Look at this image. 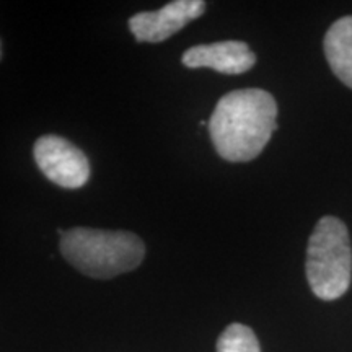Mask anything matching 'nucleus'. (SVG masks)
I'll return each instance as SVG.
<instances>
[{"label":"nucleus","mask_w":352,"mask_h":352,"mask_svg":"<svg viewBox=\"0 0 352 352\" xmlns=\"http://www.w3.org/2000/svg\"><path fill=\"white\" fill-rule=\"evenodd\" d=\"M277 103L270 91L243 88L223 95L208 122L215 151L223 160H254L277 129Z\"/></svg>","instance_id":"obj_1"},{"label":"nucleus","mask_w":352,"mask_h":352,"mask_svg":"<svg viewBox=\"0 0 352 352\" xmlns=\"http://www.w3.org/2000/svg\"><path fill=\"white\" fill-rule=\"evenodd\" d=\"M57 232L63 256L94 279H111L134 271L144 261L145 245L135 233L88 227Z\"/></svg>","instance_id":"obj_2"},{"label":"nucleus","mask_w":352,"mask_h":352,"mask_svg":"<svg viewBox=\"0 0 352 352\" xmlns=\"http://www.w3.org/2000/svg\"><path fill=\"white\" fill-rule=\"evenodd\" d=\"M307 280L321 300H336L351 287L352 248L344 222L331 215L318 220L308 240Z\"/></svg>","instance_id":"obj_3"},{"label":"nucleus","mask_w":352,"mask_h":352,"mask_svg":"<svg viewBox=\"0 0 352 352\" xmlns=\"http://www.w3.org/2000/svg\"><path fill=\"white\" fill-rule=\"evenodd\" d=\"M33 157L41 173L60 188L78 189L90 179L85 153L60 135H41L33 147Z\"/></svg>","instance_id":"obj_4"},{"label":"nucleus","mask_w":352,"mask_h":352,"mask_svg":"<svg viewBox=\"0 0 352 352\" xmlns=\"http://www.w3.org/2000/svg\"><path fill=\"white\" fill-rule=\"evenodd\" d=\"M206 12L202 0H173L160 10L140 12L129 19V30L140 43H160L173 36Z\"/></svg>","instance_id":"obj_5"},{"label":"nucleus","mask_w":352,"mask_h":352,"mask_svg":"<svg viewBox=\"0 0 352 352\" xmlns=\"http://www.w3.org/2000/svg\"><path fill=\"white\" fill-rule=\"evenodd\" d=\"M182 63L189 69L208 67L227 76H239L256 64V54L243 41H220L189 47Z\"/></svg>","instance_id":"obj_6"},{"label":"nucleus","mask_w":352,"mask_h":352,"mask_svg":"<svg viewBox=\"0 0 352 352\" xmlns=\"http://www.w3.org/2000/svg\"><path fill=\"white\" fill-rule=\"evenodd\" d=\"M323 50L334 76L352 88V16H342L329 26Z\"/></svg>","instance_id":"obj_7"},{"label":"nucleus","mask_w":352,"mask_h":352,"mask_svg":"<svg viewBox=\"0 0 352 352\" xmlns=\"http://www.w3.org/2000/svg\"><path fill=\"white\" fill-rule=\"evenodd\" d=\"M217 352H261V347L252 328L241 323H232L220 334Z\"/></svg>","instance_id":"obj_8"},{"label":"nucleus","mask_w":352,"mask_h":352,"mask_svg":"<svg viewBox=\"0 0 352 352\" xmlns=\"http://www.w3.org/2000/svg\"><path fill=\"white\" fill-rule=\"evenodd\" d=\"M0 59H2V43H0Z\"/></svg>","instance_id":"obj_9"}]
</instances>
